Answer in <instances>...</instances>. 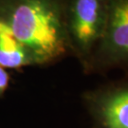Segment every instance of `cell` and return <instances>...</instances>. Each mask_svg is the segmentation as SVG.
Returning <instances> with one entry per match:
<instances>
[{"label": "cell", "instance_id": "obj_5", "mask_svg": "<svg viewBox=\"0 0 128 128\" xmlns=\"http://www.w3.org/2000/svg\"><path fill=\"white\" fill-rule=\"evenodd\" d=\"M30 64H35L32 55L15 39L9 28L0 32V66L19 68Z\"/></svg>", "mask_w": 128, "mask_h": 128}, {"label": "cell", "instance_id": "obj_6", "mask_svg": "<svg viewBox=\"0 0 128 128\" xmlns=\"http://www.w3.org/2000/svg\"><path fill=\"white\" fill-rule=\"evenodd\" d=\"M10 77L6 69L0 66V95L3 94L9 86Z\"/></svg>", "mask_w": 128, "mask_h": 128}, {"label": "cell", "instance_id": "obj_4", "mask_svg": "<svg viewBox=\"0 0 128 128\" xmlns=\"http://www.w3.org/2000/svg\"><path fill=\"white\" fill-rule=\"evenodd\" d=\"M88 104L96 128H128V84L92 94Z\"/></svg>", "mask_w": 128, "mask_h": 128}, {"label": "cell", "instance_id": "obj_3", "mask_svg": "<svg viewBox=\"0 0 128 128\" xmlns=\"http://www.w3.org/2000/svg\"><path fill=\"white\" fill-rule=\"evenodd\" d=\"M93 61L104 66L128 63V0H108L105 30Z\"/></svg>", "mask_w": 128, "mask_h": 128}, {"label": "cell", "instance_id": "obj_1", "mask_svg": "<svg viewBox=\"0 0 128 128\" xmlns=\"http://www.w3.org/2000/svg\"><path fill=\"white\" fill-rule=\"evenodd\" d=\"M0 20L35 64L53 62L70 50L66 0H0Z\"/></svg>", "mask_w": 128, "mask_h": 128}, {"label": "cell", "instance_id": "obj_2", "mask_svg": "<svg viewBox=\"0 0 128 128\" xmlns=\"http://www.w3.org/2000/svg\"><path fill=\"white\" fill-rule=\"evenodd\" d=\"M108 0H66V26L70 50L90 64L106 25Z\"/></svg>", "mask_w": 128, "mask_h": 128}]
</instances>
